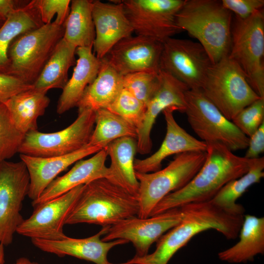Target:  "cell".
Listing matches in <instances>:
<instances>
[{
    "instance_id": "11",
    "label": "cell",
    "mask_w": 264,
    "mask_h": 264,
    "mask_svg": "<svg viewBox=\"0 0 264 264\" xmlns=\"http://www.w3.org/2000/svg\"><path fill=\"white\" fill-rule=\"evenodd\" d=\"M30 177L22 160L0 164V244H10L24 220L23 201L29 192Z\"/></svg>"
},
{
    "instance_id": "37",
    "label": "cell",
    "mask_w": 264,
    "mask_h": 264,
    "mask_svg": "<svg viewBox=\"0 0 264 264\" xmlns=\"http://www.w3.org/2000/svg\"><path fill=\"white\" fill-rule=\"evenodd\" d=\"M37 8L44 24L54 21L59 25H64L70 11V0H36Z\"/></svg>"
},
{
    "instance_id": "1",
    "label": "cell",
    "mask_w": 264,
    "mask_h": 264,
    "mask_svg": "<svg viewBox=\"0 0 264 264\" xmlns=\"http://www.w3.org/2000/svg\"><path fill=\"white\" fill-rule=\"evenodd\" d=\"M179 208L181 220L159 239L154 252L119 264H168L179 249L202 231L215 229L227 239H236L244 219L243 215L230 213L211 200L189 203Z\"/></svg>"
},
{
    "instance_id": "25",
    "label": "cell",
    "mask_w": 264,
    "mask_h": 264,
    "mask_svg": "<svg viewBox=\"0 0 264 264\" xmlns=\"http://www.w3.org/2000/svg\"><path fill=\"white\" fill-rule=\"evenodd\" d=\"M93 82L86 88L76 107L96 111L108 109L123 88V76L118 73L104 58Z\"/></svg>"
},
{
    "instance_id": "35",
    "label": "cell",
    "mask_w": 264,
    "mask_h": 264,
    "mask_svg": "<svg viewBox=\"0 0 264 264\" xmlns=\"http://www.w3.org/2000/svg\"><path fill=\"white\" fill-rule=\"evenodd\" d=\"M159 82V71L137 72L123 76V88L143 102L146 107L156 91Z\"/></svg>"
},
{
    "instance_id": "44",
    "label": "cell",
    "mask_w": 264,
    "mask_h": 264,
    "mask_svg": "<svg viewBox=\"0 0 264 264\" xmlns=\"http://www.w3.org/2000/svg\"><path fill=\"white\" fill-rule=\"evenodd\" d=\"M3 22L0 21V27L2 25Z\"/></svg>"
},
{
    "instance_id": "6",
    "label": "cell",
    "mask_w": 264,
    "mask_h": 264,
    "mask_svg": "<svg viewBox=\"0 0 264 264\" xmlns=\"http://www.w3.org/2000/svg\"><path fill=\"white\" fill-rule=\"evenodd\" d=\"M229 120L260 97L239 65L226 56L213 64L200 89Z\"/></svg>"
},
{
    "instance_id": "15",
    "label": "cell",
    "mask_w": 264,
    "mask_h": 264,
    "mask_svg": "<svg viewBox=\"0 0 264 264\" xmlns=\"http://www.w3.org/2000/svg\"><path fill=\"white\" fill-rule=\"evenodd\" d=\"M182 213L180 208L173 209L147 218L134 217L110 226L102 239L109 242L123 239L131 242L134 247V257L148 254L151 245L164 233L178 224Z\"/></svg>"
},
{
    "instance_id": "39",
    "label": "cell",
    "mask_w": 264,
    "mask_h": 264,
    "mask_svg": "<svg viewBox=\"0 0 264 264\" xmlns=\"http://www.w3.org/2000/svg\"><path fill=\"white\" fill-rule=\"evenodd\" d=\"M33 88V85L27 84L15 76L0 73V103H4L17 94Z\"/></svg>"
},
{
    "instance_id": "30",
    "label": "cell",
    "mask_w": 264,
    "mask_h": 264,
    "mask_svg": "<svg viewBox=\"0 0 264 264\" xmlns=\"http://www.w3.org/2000/svg\"><path fill=\"white\" fill-rule=\"evenodd\" d=\"M92 8V0H71L69 13L64 24L63 38L76 48L93 47L95 31Z\"/></svg>"
},
{
    "instance_id": "33",
    "label": "cell",
    "mask_w": 264,
    "mask_h": 264,
    "mask_svg": "<svg viewBox=\"0 0 264 264\" xmlns=\"http://www.w3.org/2000/svg\"><path fill=\"white\" fill-rule=\"evenodd\" d=\"M24 136L14 124L5 104L0 103V164L19 153Z\"/></svg>"
},
{
    "instance_id": "8",
    "label": "cell",
    "mask_w": 264,
    "mask_h": 264,
    "mask_svg": "<svg viewBox=\"0 0 264 264\" xmlns=\"http://www.w3.org/2000/svg\"><path fill=\"white\" fill-rule=\"evenodd\" d=\"M264 14L263 10L249 18H236L231 28L228 57L236 62L247 81L264 98Z\"/></svg>"
},
{
    "instance_id": "29",
    "label": "cell",
    "mask_w": 264,
    "mask_h": 264,
    "mask_svg": "<svg viewBox=\"0 0 264 264\" xmlns=\"http://www.w3.org/2000/svg\"><path fill=\"white\" fill-rule=\"evenodd\" d=\"M76 49L63 38L33 85L34 88L45 92L52 88L63 89L68 80L69 69L76 64Z\"/></svg>"
},
{
    "instance_id": "16",
    "label": "cell",
    "mask_w": 264,
    "mask_h": 264,
    "mask_svg": "<svg viewBox=\"0 0 264 264\" xmlns=\"http://www.w3.org/2000/svg\"><path fill=\"white\" fill-rule=\"evenodd\" d=\"M162 48L163 44L153 39L132 35L115 44L104 58L123 76L141 71L158 72Z\"/></svg>"
},
{
    "instance_id": "36",
    "label": "cell",
    "mask_w": 264,
    "mask_h": 264,
    "mask_svg": "<svg viewBox=\"0 0 264 264\" xmlns=\"http://www.w3.org/2000/svg\"><path fill=\"white\" fill-rule=\"evenodd\" d=\"M231 121L250 137L264 122V98H260L243 109Z\"/></svg>"
},
{
    "instance_id": "4",
    "label": "cell",
    "mask_w": 264,
    "mask_h": 264,
    "mask_svg": "<svg viewBox=\"0 0 264 264\" xmlns=\"http://www.w3.org/2000/svg\"><path fill=\"white\" fill-rule=\"evenodd\" d=\"M232 15L221 0H185L176 22L181 31L196 39L215 64L228 55Z\"/></svg>"
},
{
    "instance_id": "2",
    "label": "cell",
    "mask_w": 264,
    "mask_h": 264,
    "mask_svg": "<svg viewBox=\"0 0 264 264\" xmlns=\"http://www.w3.org/2000/svg\"><path fill=\"white\" fill-rule=\"evenodd\" d=\"M206 144L205 159L198 172L184 187L159 202L150 217L187 203L211 200L226 184L245 174L255 160L237 155L220 143Z\"/></svg>"
},
{
    "instance_id": "22",
    "label": "cell",
    "mask_w": 264,
    "mask_h": 264,
    "mask_svg": "<svg viewBox=\"0 0 264 264\" xmlns=\"http://www.w3.org/2000/svg\"><path fill=\"white\" fill-rule=\"evenodd\" d=\"M108 155L107 147L87 159H81L64 175L57 176L45 189L37 199L32 201L35 206L59 197L80 185L93 180L108 177V167L105 165Z\"/></svg>"
},
{
    "instance_id": "9",
    "label": "cell",
    "mask_w": 264,
    "mask_h": 264,
    "mask_svg": "<svg viewBox=\"0 0 264 264\" xmlns=\"http://www.w3.org/2000/svg\"><path fill=\"white\" fill-rule=\"evenodd\" d=\"M185 100L188 122L201 141L221 144L232 152L247 148L249 137L227 119L200 89H188Z\"/></svg>"
},
{
    "instance_id": "19",
    "label": "cell",
    "mask_w": 264,
    "mask_h": 264,
    "mask_svg": "<svg viewBox=\"0 0 264 264\" xmlns=\"http://www.w3.org/2000/svg\"><path fill=\"white\" fill-rule=\"evenodd\" d=\"M110 226L102 227L97 233L86 238L76 239L67 236L63 240L56 241L31 240L32 244L38 249L60 257L70 256L95 264H116L108 261V252L113 247L129 242L123 239L102 241L101 237L108 232Z\"/></svg>"
},
{
    "instance_id": "12",
    "label": "cell",
    "mask_w": 264,
    "mask_h": 264,
    "mask_svg": "<svg viewBox=\"0 0 264 264\" xmlns=\"http://www.w3.org/2000/svg\"><path fill=\"white\" fill-rule=\"evenodd\" d=\"M185 0H122L126 16L136 35L163 43L181 30L176 15Z\"/></svg>"
},
{
    "instance_id": "20",
    "label": "cell",
    "mask_w": 264,
    "mask_h": 264,
    "mask_svg": "<svg viewBox=\"0 0 264 264\" xmlns=\"http://www.w3.org/2000/svg\"><path fill=\"white\" fill-rule=\"evenodd\" d=\"M174 108H169L162 112L166 123V133L158 150L144 159L134 161L135 172L149 173L161 169L162 162L166 157L189 152H205L207 144L196 139L181 127L175 120Z\"/></svg>"
},
{
    "instance_id": "3",
    "label": "cell",
    "mask_w": 264,
    "mask_h": 264,
    "mask_svg": "<svg viewBox=\"0 0 264 264\" xmlns=\"http://www.w3.org/2000/svg\"><path fill=\"white\" fill-rule=\"evenodd\" d=\"M137 198L105 177L84 185L66 221V224L89 223L111 226L137 217Z\"/></svg>"
},
{
    "instance_id": "24",
    "label": "cell",
    "mask_w": 264,
    "mask_h": 264,
    "mask_svg": "<svg viewBox=\"0 0 264 264\" xmlns=\"http://www.w3.org/2000/svg\"><path fill=\"white\" fill-rule=\"evenodd\" d=\"M107 149L110 158L107 179L137 198L139 184L134 168L136 139L120 138L110 142Z\"/></svg>"
},
{
    "instance_id": "31",
    "label": "cell",
    "mask_w": 264,
    "mask_h": 264,
    "mask_svg": "<svg viewBox=\"0 0 264 264\" xmlns=\"http://www.w3.org/2000/svg\"><path fill=\"white\" fill-rule=\"evenodd\" d=\"M264 158L255 159L248 171L241 177L226 184L210 200L223 209L237 215H243V207L237 200L253 184L264 176Z\"/></svg>"
},
{
    "instance_id": "5",
    "label": "cell",
    "mask_w": 264,
    "mask_h": 264,
    "mask_svg": "<svg viewBox=\"0 0 264 264\" xmlns=\"http://www.w3.org/2000/svg\"><path fill=\"white\" fill-rule=\"evenodd\" d=\"M206 152H189L177 154L163 169L141 173L135 172L139 188L137 217L147 218L157 203L171 193L186 185L202 166Z\"/></svg>"
},
{
    "instance_id": "10",
    "label": "cell",
    "mask_w": 264,
    "mask_h": 264,
    "mask_svg": "<svg viewBox=\"0 0 264 264\" xmlns=\"http://www.w3.org/2000/svg\"><path fill=\"white\" fill-rule=\"evenodd\" d=\"M95 120V111L84 110L78 111L75 121L61 131L48 133L38 130L29 132L25 134L19 153L48 157L77 151L88 144Z\"/></svg>"
},
{
    "instance_id": "32",
    "label": "cell",
    "mask_w": 264,
    "mask_h": 264,
    "mask_svg": "<svg viewBox=\"0 0 264 264\" xmlns=\"http://www.w3.org/2000/svg\"><path fill=\"white\" fill-rule=\"evenodd\" d=\"M95 126L88 144L103 148L122 137L137 139V129L125 120L107 109L95 111Z\"/></svg>"
},
{
    "instance_id": "28",
    "label": "cell",
    "mask_w": 264,
    "mask_h": 264,
    "mask_svg": "<svg viewBox=\"0 0 264 264\" xmlns=\"http://www.w3.org/2000/svg\"><path fill=\"white\" fill-rule=\"evenodd\" d=\"M240 240L233 246L218 253L219 258L233 264L253 261L264 253V218L246 215L240 230Z\"/></svg>"
},
{
    "instance_id": "17",
    "label": "cell",
    "mask_w": 264,
    "mask_h": 264,
    "mask_svg": "<svg viewBox=\"0 0 264 264\" xmlns=\"http://www.w3.org/2000/svg\"><path fill=\"white\" fill-rule=\"evenodd\" d=\"M159 87L147 105L143 123L138 131L137 152L147 154L152 148L151 133L158 114L169 108L184 112L186 110L185 94L189 89L183 83L170 73L159 71Z\"/></svg>"
},
{
    "instance_id": "43",
    "label": "cell",
    "mask_w": 264,
    "mask_h": 264,
    "mask_svg": "<svg viewBox=\"0 0 264 264\" xmlns=\"http://www.w3.org/2000/svg\"><path fill=\"white\" fill-rule=\"evenodd\" d=\"M4 246L0 244V264H4Z\"/></svg>"
},
{
    "instance_id": "38",
    "label": "cell",
    "mask_w": 264,
    "mask_h": 264,
    "mask_svg": "<svg viewBox=\"0 0 264 264\" xmlns=\"http://www.w3.org/2000/svg\"><path fill=\"white\" fill-rule=\"evenodd\" d=\"M222 5L236 18L246 19L257 12L263 10L264 0H221Z\"/></svg>"
},
{
    "instance_id": "42",
    "label": "cell",
    "mask_w": 264,
    "mask_h": 264,
    "mask_svg": "<svg viewBox=\"0 0 264 264\" xmlns=\"http://www.w3.org/2000/svg\"><path fill=\"white\" fill-rule=\"evenodd\" d=\"M13 264H39L38 263L32 261L26 257H20Z\"/></svg>"
},
{
    "instance_id": "14",
    "label": "cell",
    "mask_w": 264,
    "mask_h": 264,
    "mask_svg": "<svg viewBox=\"0 0 264 264\" xmlns=\"http://www.w3.org/2000/svg\"><path fill=\"white\" fill-rule=\"evenodd\" d=\"M84 185L33 206L32 213L19 226L17 233L31 239L56 241L66 238L67 236L63 231L64 225Z\"/></svg>"
},
{
    "instance_id": "41",
    "label": "cell",
    "mask_w": 264,
    "mask_h": 264,
    "mask_svg": "<svg viewBox=\"0 0 264 264\" xmlns=\"http://www.w3.org/2000/svg\"><path fill=\"white\" fill-rule=\"evenodd\" d=\"M30 0H0V21L4 22L17 10L24 6Z\"/></svg>"
},
{
    "instance_id": "26",
    "label": "cell",
    "mask_w": 264,
    "mask_h": 264,
    "mask_svg": "<svg viewBox=\"0 0 264 264\" xmlns=\"http://www.w3.org/2000/svg\"><path fill=\"white\" fill-rule=\"evenodd\" d=\"M46 93L34 88L3 103L14 124L23 133L38 130V119L44 114L50 104Z\"/></svg>"
},
{
    "instance_id": "21",
    "label": "cell",
    "mask_w": 264,
    "mask_h": 264,
    "mask_svg": "<svg viewBox=\"0 0 264 264\" xmlns=\"http://www.w3.org/2000/svg\"><path fill=\"white\" fill-rule=\"evenodd\" d=\"M103 149L99 146L88 144L64 155L39 157L20 154L21 160L25 164L30 177L28 197L32 201L37 199L61 172L74 163Z\"/></svg>"
},
{
    "instance_id": "13",
    "label": "cell",
    "mask_w": 264,
    "mask_h": 264,
    "mask_svg": "<svg viewBox=\"0 0 264 264\" xmlns=\"http://www.w3.org/2000/svg\"><path fill=\"white\" fill-rule=\"evenodd\" d=\"M212 64L198 42L172 37L163 43L160 70L170 73L190 89H201Z\"/></svg>"
},
{
    "instance_id": "27",
    "label": "cell",
    "mask_w": 264,
    "mask_h": 264,
    "mask_svg": "<svg viewBox=\"0 0 264 264\" xmlns=\"http://www.w3.org/2000/svg\"><path fill=\"white\" fill-rule=\"evenodd\" d=\"M44 24L42 22L36 0L11 14L0 27V73L7 74L9 67L8 50L19 36Z\"/></svg>"
},
{
    "instance_id": "34",
    "label": "cell",
    "mask_w": 264,
    "mask_h": 264,
    "mask_svg": "<svg viewBox=\"0 0 264 264\" xmlns=\"http://www.w3.org/2000/svg\"><path fill=\"white\" fill-rule=\"evenodd\" d=\"M146 107L143 102L123 88L107 109L125 120L138 131L143 123Z\"/></svg>"
},
{
    "instance_id": "7",
    "label": "cell",
    "mask_w": 264,
    "mask_h": 264,
    "mask_svg": "<svg viewBox=\"0 0 264 264\" xmlns=\"http://www.w3.org/2000/svg\"><path fill=\"white\" fill-rule=\"evenodd\" d=\"M64 34V25L53 22L18 37L8 50L7 74L33 85Z\"/></svg>"
},
{
    "instance_id": "23",
    "label": "cell",
    "mask_w": 264,
    "mask_h": 264,
    "mask_svg": "<svg viewBox=\"0 0 264 264\" xmlns=\"http://www.w3.org/2000/svg\"><path fill=\"white\" fill-rule=\"evenodd\" d=\"M92 47H79L75 54L78 58L71 78L68 79L59 98L56 111L61 114L76 107L87 87L96 78L101 60L92 52Z\"/></svg>"
},
{
    "instance_id": "18",
    "label": "cell",
    "mask_w": 264,
    "mask_h": 264,
    "mask_svg": "<svg viewBox=\"0 0 264 264\" xmlns=\"http://www.w3.org/2000/svg\"><path fill=\"white\" fill-rule=\"evenodd\" d=\"M92 14L95 31L93 47L95 56L101 60L115 44L132 36L133 31L120 0H92Z\"/></svg>"
},
{
    "instance_id": "40",
    "label": "cell",
    "mask_w": 264,
    "mask_h": 264,
    "mask_svg": "<svg viewBox=\"0 0 264 264\" xmlns=\"http://www.w3.org/2000/svg\"><path fill=\"white\" fill-rule=\"evenodd\" d=\"M249 138L247 150L244 157L250 159L258 158L264 151V122Z\"/></svg>"
}]
</instances>
